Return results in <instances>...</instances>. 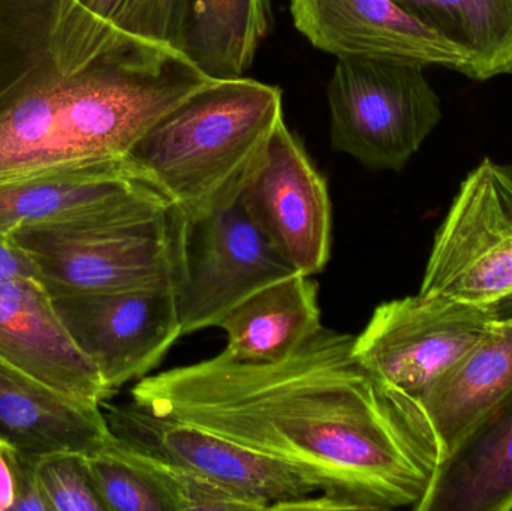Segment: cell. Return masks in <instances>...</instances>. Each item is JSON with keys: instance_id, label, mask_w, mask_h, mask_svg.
<instances>
[{"instance_id": "17", "label": "cell", "mask_w": 512, "mask_h": 511, "mask_svg": "<svg viewBox=\"0 0 512 511\" xmlns=\"http://www.w3.org/2000/svg\"><path fill=\"white\" fill-rule=\"evenodd\" d=\"M318 284L295 273L268 285L225 317L222 353L243 363H273L294 353L321 329Z\"/></svg>"}, {"instance_id": "23", "label": "cell", "mask_w": 512, "mask_h": 511, "mask_svg": "<svg viewBox=\"0 0 512 511\" xmlns=\"http://www.w3.org/2000/svg\"><path fill=\"white\" fill-rule=\"evenodd\" d=\"M36 474L50 511H105L83 453L38 456Z\"/></svg>"}, {"instance_id": "2", "label": "cell", "mask_w": 512, "mask_h": 511, "mask_svg": "<svg viewBox=\"0 0 512 511\" xmlns=\"http://www.w3.org/2000/svg\"><path fill=\"white\" fill-rule=\"evenodd\" d=\"M212 81L78 0H0V183L129 158Z\"/></svg>"}, {"instance_id": "16", "label": "cell", "mask_w": 512, "mask_h": 511, "mask_svg": "<svg viewBox=\"0 0 512 511\" xmlns=\"http://www.w3.org/2000/svg\"><path fill=\"white\" fill-rule=\"evenodd\" d=\"M511 395L512 321H504L420 396L445 458Z\"/></svg>"}, {"instance_id": "13", "label": "cell", "mask_w": 512, "mask_h": 511, "mask_svg": "<svg viewBox=\"0 0 512 511\" xmlns=\"http://www.w3.org/2000/svg\"><path fill=\"white\" fill-rule=\"evenodd\" d=\"M289 8L298 32L337 59L403 60L463 74L460 54L396 0H289Z\"/></svg>"}, {"instance_id": "14", "label": "cell", "mask_w": 512, "mask_h": 511, "mask_svg": "<svg viewBox=\"0 0 512 511\" xmlns=\"http://www.w3.org/2000/svg\"><path fill=\"white\" fill-rule=\"evenodd\" d=\"M0 357L78 404L101 407L114 395L69 338L39 279L0 281Z\"/></svg>"}, {"instance_id": "28", "label": "cell", "mask_w": 512, "mask_h": 511, "mask_svg": "<svg viewBox=\"0 0 512 511\" xmlns=\"http://www.w3.org/2000/svg\"><path fill=\"white\" fill-rule=\"evenodd\" d=\"M78 2L102 20L123 30L134 0H78Z\"/></svg>"}, {"instance_id": "21", "label": "cell", "mask_w": 512, "mask_h": 511, "mask_svg": "<svg viewBox=\"0 0 512 511\" xmlns=\"http://www.w3.org/2000/svg\"><path fill=\"white\" fill-rule=\"evenodd\" d=\"M116 443L123 455L155 486L168 511L264 510L255 501L212 480L204 479L186 468L138 452L117 440Z\"/></svg>"}, {"instance_id": "20", "label": "cell", "mask_w": 512, "mask_h": 511, "mask_svg": "<svg viewBox=\"0 0 512 511\" xmlns=\"http://www.w3.org/2000/svg\"><path fill=\"white\" fill-rule=\"evenodd\" d=\"M451 45L463 75L484 81L512 72V0H397Z\"/></svg>"}, {"instance_id": "25", "label": "cell", "mask_w": 512, "mask_h": 511, "mask_svg": "<svg viewBox=\"0 0 512 511\" xmlns=\"http://www.w3.org/2000/svg\"><path fill=\"white\" fill-rule=\"evenodd\" d=\"M36 458L38 456L24 455L20 452L18 458L17 498H15L14 511H50L38 474H36Z\"/></svg>"}, {"instance_id": "24", "label": "cell", "mask_w": 512, "mask_h": 511, "mask_svg": "<svg viewBox=\"0 0 512 511\" xmlns=\"http://www.w3.org/2000/svg\"><path fill=\"white\" fill-rule=\"evenodd\" d=\"M186 0H134L123 30L180 51Z\"/></svg>"}, {"instance_id": "29", "label": "cell", "mask_w": 512, "mask_h": 511, "mask_svg": "<svg viewBox=\"0 0 512 511\" xmlns=\"http://www.w3.org/2000/svg\"><path fill=\"white\" fill-rule=\"evenodd\" d=\"M396 2H397V0H396Z\"/></svg>"}, {"instance_id": "19", "label": "cell", "mask_w": 512, "mask_h": 511, "mask_svg": "<svg viewBox=\"0 0 512 511\" xmlns=\"http://www.w3.org/2000/svg\"><path fill=\"white\" fill-rule=\"evenodd\" d=\"M270 27V0H186L180 51L212 80L245 75Z\"/></svg>"}, {"instance_id": "1", "label": "cell", "mask_w": 512, "mask_h": 511, "mask_svg": "<svg viewBox=\"0 0 512 511\" xmlns=\"http://www.w3.org/2000/svg\"><path fill=\"white\" fill-rule=\"evenodd\" d=\"M354 339L322 326L279 362L221 353L144 377L132 401L286 465L327 510L426 511L441 438L420 399L360 362Z\"/></svg>"}, {"instance_id": "27", "label": "cell", "mask_w": 512, "mask_h": 511, "mask_svg": "<svg viewBox=\"0 0 512 511\" xmlns=\"http://www.w3.org/2000/svg\"><path fill=\"white\" fill-rule=\"evenodd\" d=\"M20 452L0 440V511L14 509Z\"/></svg>"}, {"instance_id": "10", "label": "cell", "mask_w": 512, "mask_h": 511, "mask_svg": "<svg viewBox=\"0 0 512 511\" xmlns=\"http://www.w3.org/2000/svg\"><path fill=\"white\" fill-rule=\"evenodd\" d=\"M69 338L116 393L147 377L183 336L176 288L53 297Z\"/></svg>"}, {"instance_id": "11", "label": "cell", "mask_w": 512, "mask_h": 511, "mask_svg": "<svg viewBox=\"0 0 512 511\" xmlns=\"http://www.w3.org/2000/svg\"><path fill=\"white\" fill-rule=\"evenodd\" d=\"M295 273L240 198L189 224L186 276L177 291L183 335L221 326L240 303Z\"/></svg>"}, {"instance_id": "6", "label": "cell", "mask_w": 512, "mask_h": 511, "mask_svg": "<svg viewBox=\"0 0 512 511\" xmlns=\"http://www.w3.org/2000/svg\"><path fill=\"white\" fill-rule=\"evenodd\" d=\"M421 293L512 321V162L484 159L460 185L433 240Z\"/></svg>"}, {"instance_id": "26", "label": "cell", "mask_w": 512, "mask_h": 511, "mask_svg": "<svg viewBox=\"0 0 512 511\" xmlns=\"http://www.w3.org/2000/svg\"><path fill=\"white\" fill-rule=\"evenodd\" d=\"M12 278L39 279L36 264L11 236L0 234V281Z\"/></svg>"}, {"instance_id": "8", "label": "cell", "mask_w": 512, "mask_h": 511, "mask_svg": "<svg viewBox=\"0 0 512 511\" xmlns=\"http://www.w3.org/2000/svg\"><path fill=\"white\" fill-rule=\"evenodd\" d=\"M492 315L441 294L382 303L354 339V353L391 386L420 399L495 326Z\"/></svg>"}, {"instance_id": "15", "label": "cell", "mask_w": 512, "mask_h": 511, "mask_svg": "<svg viewBox=\"0 0 512 511\" xmlns=\"http://www.w3.org/2000/svg\"><path fill=\"white\" fill-rule=\"evenodd\" d=\"M110 438L101 407L63 398L0 357V440L24 455L87 456Z\"/></svg>"}, {"instance_id": "12", "label": "cell", "mask_w": 512, "mask_h": 511, "mask_svg": "<svg viewBox=\"0 0 512 511\" xmlns=\"http://www.w3.org/2000/svg\"><path fill=\"white\" fill-rule=\"evenodd\" d=\"M240 203L295 272L313 276L324 270L333 230L327 180L285 122L243 189Z\"/></svg>"}, {"instance_id": "7", "label": "cell", "mask_w": 512, "mask_h": 511, "mask_svg": "<svg viewBox=\"0 0 512 511\" xmlns=\"http://www.w3.org/2000/svg\"><path fill=\"white\" fill-rule=\"evenodd\" d=\"M173 207L132 159L86 162L0 183V234L33 227L131 224Z\"/></svg>"}, {"instance_id": "4", "label": "cell", "mask_w": 512, "mask_h": 511, "mask_svg": "<svg viewBox=\"0 0 512 511\" xmlns=\"http://www.w3.org/2000/svg\"><path fill=\"white\" fill-rule=\"evenodd\" d=\"M189 221L179 207L131 224L21 228L12 240L29 254L51 297L176 288L185 281Z\"/></svg>"}, {"instance_id": "3", "label": "cell", "mask_w": 512, "mask_h": 511, "mask_svg": "<svg viewBox=\"0 0 512 511\" xmlns=\"http://www.w3.org/2000/svg\"><path fill=\"white\" fill-rule=\"evenodd\" d=\"M282 122L279 87L213 80L155 123L129 159L194 224L239 200Z\"/></svg>"}, {"instance_id": "22", "label": "cell", "mask_w": 512, "mask_h": 511, "mask_svg": "<svg viewBox=\"0 0 512 511\" xmlns=\"http://www.w3.org/2000/svg\"><path fill=\"white\" fill-rule=\"evenodd\" d=\"M86 461L105 511H168L155 486L123 455L113 435Z\"/></svg>"}, {"instance_id": "18", "label": "cell", "mask_w": 512, "mask_h": 511, "mask_svg": "<svg viewBox=\"0 0 512 511\" xmlns=\"http://www.w3.org/2000/svg\"><path fill=\"white\" fill-rule=\"evenodd\" d=\"M512 510V395L445 458L426 511Z\"/></svg>"}, {"instance_id": "5", "label": "cell", "mask_w": 512, "mask_h": 511, "mask_svg": "<svg viewBox=\"0 0 512 511\" xmlns=\"http://www.w3.org/2000/svg\"><path fill=\"white\" fill-rule=\"evenodd\" d=\"M330 140L373 171H400L442 119L441 99L418 63L337 59L327 87Z\"/></svg>"}, {"instance_id": "9", "label": "cell", "mask_w": 512, "mask_h": 511, "mask_svg": "<svg viewBox=\"0 0 512 511\" xmlns=\"http://www.w3.org/2000/svg\"><path fill=\"white\" fill-rule=\"evenodd\" d=\"M101 410L119 443L225 486L264 510H292L319 494L286 465L215 432L150 413L134 401L122 405L105 401Z\"/></svg>"}]
</instances>
